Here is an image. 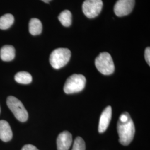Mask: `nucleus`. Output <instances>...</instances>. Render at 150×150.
I'll return each instance as SVG.
<instances>
[{
  "instance_id": "obj_4",
  "label": "nucleus",
  "mask_w": 150,
  "mask_h": 150,
  "mask_svg": "<svg viewBox=\"0 0 150 150\" xmlns=\"http://www.w3.org/2000/svg\"><path fill=\"white\" fill-rule=\"evenodd\" d=\"M7 105L14 116L19 121L26 122L28 118V114L23 105L18 98L9 96L7 98Z\"/></svg>"
},
{
  "instance_id": "obj_12",
  "label": "nucleus",
  "mask_w": 150,
  "mask_h": 150,
  "mask_svg": "<svg viewBox=\"0 0 150 150\" xmlns=\"http://www.w3.org/2000/svg\"><path fill=\"white\" fill-rule=\"evenodd\" d=\"M42 25L41 21L36 18H33L29 22V32L33 36L41 33Z\"/></svg>"
},
{
  "instance_id": "obj_5",
  "label": "nucleus",
  "mask_w": 150,
  "mask_h": 150,
  "mask_svg": "<svg viewBox=\"0 0 150 150\" xmlns=\"http://www.w3.org/2000/svg\"><path fill=\"white\" fill-rule=\"evenodd\" d=\"M95 66L98 71L103 75H111L115 71V65L110 54L102 52L95 59Z\"/></svg>"
},
{
  "instance_id": "obj_20",
  "label": "nucleus",
  "mask_w": 150,
  "mask_h": 150,
  "mask_svg": "<svg viewBox=\"0 0 150 150\" xmlns=\"http://www.w3.org/2000/svg\"><path fill=\"white\" fill-rule=\"evenodd\" d=\"M0 112H1V108H0Z\"/></svg>"
},
{
  "instance_id": "obj_10",
  "label": "nucleus",
  "mask_w": 150,
  "mask_h": 150,
  "mask_svg": "<svg viewBox=\"0 0 150 150\" xmlns=\"http://www.w3.org/2000/svg\"><path fill=\"white\" fill-rule=\"evenodd\" d=\"M12 131L10 125L5 120H0V139L8 142L12 138Z\"/></svg>"
},
{
  "instance_id": "obj_16",
  "label": "nucleus",
  "mask_w": 150,
  "mask_h": 150,
  "mask_svg": "<svg viewBox=\"0 0 150 150\" xmlns=\"http://www.w3.org/2000/svg\"><path fill=\"white\" fill-rule=\"evenodd\" d=\"M72 150H86L85 142L82 138L80 137L76 138Z\"/></svg>"
},
{
  "instance_id": "obj_6",
  "label": "nucleus",
  "mask_w": 150,
  "mask_h": 150,
  "mask_svg": "<svg viewBox=\"0 0 150 150\" xmlns=\"http://www.w3.org/2000/svg\"><path fill=\"white\" fill-rule=\"evenodd\" d=\"M102 7V0H85L82 5V11L87 17L93 18L100 13Z\"/></svg>"
},
{
  "instance_id": "obj_8",
  "label": "nucleus",
  "mask_w": 150,
  "mask_h": 150,
  "mask_svg": "<svg viewBox=\"0 0 150 150\" xmlns=\"http://www.w3.org/2000/svg\"><path fill=\"white\" fill-rule=\"evenodd\" d=\"M72 135L68 131H64L59 134L57 139L58 150H69L72 145Z\"/></svg>"
},
{
  "instance_id": "obj_14",
  "label": "nucleus",
  "mask_w": 150,
  "mask_h": 150,
  "mask_svg": "<svg viewBox=\"0 0 150 150\" xmlns=\"http://www.w3.org/2000/svg\"><path fill=\"white\" fill-rule=\"evenodd\" d=\"M14 22V17L10 13H7L0 17V29L5 30L9 28Z\"/></svg>"
},
{
  "instance_id": "obj_17",
  "label": "nucleus",
  "mask_w": 150,
  "mask_h": 150,
  "mask_svg": "<svg viewBox=\"0 0 150 150\" xmlns=\"http://www.w3.org/2000/svg\"><path fill=\"white\" fill-rule=\"evenodd\" d=\"M145 59L147 62V63L150 66V48L147 47L146 48L145 51Z\"/></svg>"
},
{
  "instance_id": "obj_11",
  "label": "nucleus",
  "mask_w": 150,
  "mask_h": 150,
  "mask_svg": "<svg viewBox=\"0 0 150 150\" xmlns=\"http://www.w3.org/2000/svg\"><path fill=\"white\" fill-rule=\"evenodd\" d=\"M0 57L4 61H11L15 57V49L11 45L3 46L0 51Z\"/></svg>"
},
{
  "instance_id": "obj_15",
  "label": "nucleus",
  "mask_w": 150,
  "mask_h": 150,
  "mask_svg": "<svg viewBox=\"0 0 150 150\" xmlns=\"http://www.w3.org/2000/svg\"><path fill=\"white\" fill-rule=\"evenodd\" d=\"M59 20L64 27H69L72 23V14L69 10L62 11L59 16Z\"/></svg>"
},
{
  "instance_id": "obj_7",
  "label": "nucleus",
  "mask_w": 150,
  "mask_h": 150,
  "mask_svg": "<svg viewBox=\"0 0 150 150\" xmlns=\"http://www.w3.org/2000/svg\"><path fill=\"white\" fill-rule=\"evenodd\" d=\"M135 0H118L114 7V12L118 17L129 15L134 8Z\"/></svg>"
},
{
  "instance_id": "obj_9",
  "label": "nucleus",
  "mask_w": 150,
  "mask_h": 150,
  "mask_svg": "<svg viewBox=\"0 0 150 150\" xmlns=\"http://www.w3.org/2000/svg\"><path fill=\"white\" fill-rule=\"evenodd\" d=\"M112 117V108L107 106L102 112L98 124V132L103 133L107 129Z\"/></svg>"
},
{
  "instance_id": "obj_3",
  "label": "nucleus",
  "mask_w": 150,
  "mask_h": 150,
  "mask_svg": "<svg viewBox=\"0 0 150 150\" xmlns=\"http://www.w3.org/2000/svg\"><path fill=\"white\" fill-rule=\"evenodd\" d=\"M86 83V78L83 75L79 74L71 75L66 81L64 90L67 94L79 92L83 90Z\"/></svg>"
},
{
  "instance_id": "obj_1",
  "label": "nucleus",
  "mask_w": 150,
  "mask_h": 150,
  "mask_svg": "<svg viewBox=\"0 0 150 150\" xmlns=\"http://www.w3.org/2000/svg\"><path fill=\"white\" fill-rule=\"evenodd\" d=\"M117 129L119 136V142L124 146L129 145L134 139L135 128L134 123L129 113L125 112L118 119Z\"/></svg>"
},
{
  "instance_id": "obj_18",
  "label": "nucleus",
  "mask_w": 150,
  "mask_h": 150,
  "mask_svg": "<svg viewBox=\"0 0 150 150\" xmlns=\"http://www.w3.org/2000/svg\"><path fill=\"white\" fill-rule=\"evenodd\" d=\"M21 150H39L36 147L33 145L28 144L25 145L22 148Z\"/></svg>"
},
{
  "instance_id": "obj_2",
  "label": "nucleus",
  "mask_w": 150,
  "mask_h": 150,
  "mask_svg": "<svg viewBox=\"0 0 150 150\" xmlns=\"http://www.w3.org/2000/svg\"><path fill=\"white\" fill-rule=\"evenodd\" d=\"M71 56V51L68 48H57L50 54V64L55 69H61L69 62Z\"/></svg>"
},
{
  "instance_id": "obj_13",
  "label": "nucleus",
  "mask_w": 150,
  "mask_h": 150,
  "mask_svg": "<svg viewBox=\"0 0 150 150\" xmlns=\"http://www.w3.org/2000/svg\"><path fill=\"white\" fill-rule=\"evenodd\" d=\"M15 80L19 83L27 85L32 82V76L27 72L21 71L16 74L15 76Z\"/></svg>"
},
{
  "instance_id": "obj_19",
  "label": "nucleus",
  "mask_w": 150,
  "mask_h": 150,
  "mask_svg": "<svg viewBox=\"0 0 150 150\" xmlns=\"http://www.w3.org/2000/svg\"><path fill=\"white\" fill-rule=\"evenodd\" d=\"M42 1H43L44 2H46V3H48L50 1H51V0H42Z\"/></svg>"
}]
</instances>
